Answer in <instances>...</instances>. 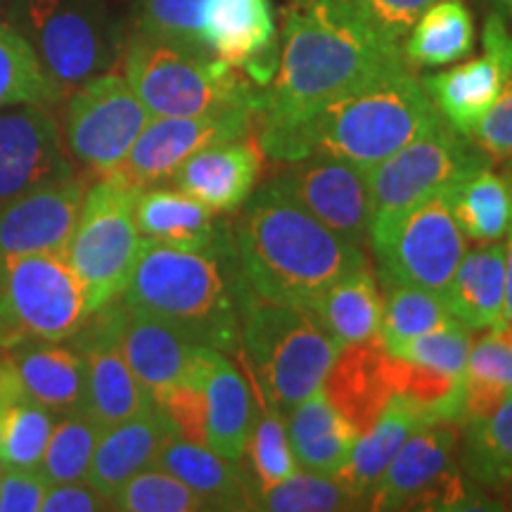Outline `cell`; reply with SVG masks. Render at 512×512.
<instances>
[{"label": "cell", "instance_id": "cell-1", "mask_svg": "<svg viewBox=\"0 0 512 512\" xmlns=\"http://www.w3.org/2000/svg\"><path fill=\"white\" fill-rule=\"evenodd\" d=\"M408 69L403 46L335 0H290L278 69L264 93L259 131L297 124L328 102Z\"/></svg>", "mask_w": 512, "mask_h": 512}, {"label": "cell", "instance_id": "cell-2", "mask_svg": "<svg viewBox=\"0 0 512 512\" xmlns=\"http://www.w3.org/2000/svg\"><path fill=\"white\" fill-rule=\"evenodd\" d=\"M233 228L197 247L162 245L143 238V249L124 294L126 306L159 318L190 342L240 356L242 294Z\"/></svg>", "mask_w": 512, "mask_h": 512}, {"label": "cell", "instance_id": "cell-3", "mask_svg": "<svg viewBox=\"0 0 512 512\" xmlns=\"http://www.w3.org/2000/svg\"><path fill=\"white\" fill-rule=\"evenodd\" d=\"M245 204L235 228L240 271L264 299L309 311L337 280L370 264L361 245L339 238L271 185Z\"/></svg>", "mask_w": 512, "mask_h": 512}, {"label": "cell", "instance_id": "cell-4", "mask_svg": "<svg viewBox=\"0 0 512 512\" xmlns=\"http://www.w3.org/2000/svg\"><path fill=\"white\" fill-rule=\"evenodd\" d=\"M439 119L422 81L411 69H401L328 102L297 124L259 131L256 138L278 162L325 155L368 171Z\"/></svg>", "mask_w": 512, "mask_h": 512}, {"label": "cell", "instance_id": "cell-5", "mask_svg": "<svg viewBox=\"0 0 512 512\" xmlns=\"http://www.w3.org/2000/svg\"><path fill=\"white\" fill-rule=\"evenodd\" d=\"M124 76L150 117H204L261 110L264 91L207 48L181 46L133 31L124 50Z\"/></svg>", "mask_w": 512, "mask_h": 512}, {"label": "cell", "instance_id": "cell-6", "mask_svg": "<svg viewBox=\"0 0 512 512\" xmlns=\"http://www.w3.org/2000/svg\"><path fill=\"white\" fill-rule=\"evenodd\" d=\"M242 354L249 356L261 392L287 418L297 403L323 387L339 347L309 313L264 299L247 283Z\"/></svg>", "mask_w": 512, "mask_h": 512}, {"label": "cell", "instance_id": "cell-7", "mask_svg": "<svg viewBox=\"0 0 512 512\" xmlns=\"http://www.w3.org/2000/svg\"><path fill=\"white\" fill-rule=\"evenodd\" d=\"M12 12L62 98L112 72L126 50L114 0H15Z\"/></svg>", "mask_w": 512, "mask_h": 512}, {"label": "cell", "instance_id": "cell-8", "mask_svg": "<svg viewBox=\"0 0 512 512\" xmlns=\"http://www.w3.org/2000/svg\"><path fill=\"white\" fill-rule=\"evenodd\" d=\"M140 190L100 178L83 197L67 259L79 275L88 313L124 294L143 249L136 223Z\"/></svg>", "mask_w": 512, "mask_h": 512}, {"label": "cell", "instance_id": "cell-9", "mask_svg": "<svg viewBox=\"0 0 512 512\" xmlns=\"http://www.w3.org/2000/svg\"><path fill=\"white\" fill-rule=\"evenodd\" d=\"M88 316L83 285L67 254L0 256V328L12 342H64Z\"/></svg>", "mask_w": 512, "mask_h": 512}, {"label": "cell", "instance_id": "cell-10", "mask_svg": "<svg viewBox=\"0 0 512 512\" xmlns=\"http://www.w3.org/2000/svg\"><path fill=\"white\" fill-rule=\"evenodd\" d=\"M451 188L370 226L368 238L382 278L425 287L444 297L465 254V235L453 214Z\"/></svg>", "mask_w": 512, "mask_h": 512}, {"label": "cell", "instance_id": "cell-11", "mask_svg": "<svg viewBox=\"0 0 512 512\" xmlns=\"http://www.w3.org/2000/svg\"><path fill=\"white\" fill-rule=\"evenodd\" d=\"M484 164H489V157L472 143V138L463 136L441 117L392 157L368 169L373 223L451 188L465 174Z\"/></svg>", "mask_w": 512, "mask_h": 512}, {"label": "cell", "instance_id": "cell-12", "mask_svg": "<svg viewBox=\"0 0 512 512\" xmlns=\"http://www.w3.org/2000/svg\"><path fill=\"white\" fill-rule=\"evenodd\" d=\"M150 119L126 76L107 72L69 93L64 143L76 162L105 176L124 162Z\"/></svg>", "mask_w": 512, "mask_h": 512}, {"label": "cell", "instance_id": "cell-13", "mask_svg": "<svg viewBox=\"0 0 512 512\" xmlns=\"http://www.w3.org/2000/svg\"><path fill=\"white\" fill-rule=\"evenodd\" d=\"M256 117V110H228L204 117H152L124 162L100 178H110L133 190L171 183L176 171L204 147L252 133Z\"/></svg>", "mask_w": 512, "mask_h": 512}, {"label": "cell", "instance_id": "cell-14", "mask_svg": "<svg viewBox=\"0 0 512 512\" xmlns=\"http://www.w3.org/2000/svg\"><path fill=\"white\" fill-rule=\"evenodd\" d=\"M124 323L126 304L119 297L93 311L72 337L86 366V389L79 411L98 422L102 430L157 406L152 394L128 368L121 351Z\"/></svg>", "mask_w": 512, "mask_h": 512}, {"label": "cell", "instance_id": "cell-15", "mask_svg": "<svg viewBox=\"0 0 512 512\" xmlns=\"http://www.w3.org/2000/svg\"><path fill=\"white\" fill-rule=\"evenodd\" d=\"M271 188L328 226L339 238L361 245L373 223L368 171L342 159L309 155L285 162Z\"/></svg>", "mask_w": 512, "mask_h": 512}, {"label": "cell", "instance_id": "cell-16", "mask_svg": "<svg viewBox=\"0 0 512 512\" xmlns=\"http://www.w3.org/2000/svg\"><path fill=\"white\" fill-rule=\"evenodd\" d=\"M482 43L484 53L475 60L420 79L441 117L463 136L475 131L512 74V31L501 12L486 17Z\"/></svg>", "mask_w": 512, "mask_h": 512}, {"label": "cell", "instance_id": "cell-17", "mask_svg": "<svg viewBox=\"0 0 512 512\" xmlns=\"http://www.w3.org/2000/svg\"><path fill=\"white\" fill-rule=\"evenodd\" d=\"M69 176L74 166L46 105L0 107V204Z\"/></svg>", "mask_w": 512, "mask_h": 512}, {"label": "cell", "instance_id": "cell-18", "mask_svg": "<svg viewBox=\"0 0 512 512\" xmlns=\"http://www.w3.org/2000/svg\"><path fill=\"white\" fill-rule=\"evenodd\" d=\"M202 43L266 93L278 69V27L271 0H209Z\"/></svg>", "mask_w": 512, "mask_h": 512}, {"label": "cell", "instance_id": "cell-19", "mask_svg": "<svg viewBox=\"0 0 512 512\" xmlns=\"http://www.w3.org/2000/svg\"><path fill=\"white\" fill-rule=\"evenodd\" d=\"M83 197L86 183L69 176L0 204V256L67 254Z\"/></svg>", "mask_w": 512, "mask_h": 512}, {"label": "cell", "instance_id": "cell-20", "mask_svg": "<svg viewBox=\"0 0 512 512\" xmlns=\"http://www.w3.org/2000/svg\"><path fill=\"white\" fill-rule=\"evenodd\" d=\"M458 422H425L408 437L380 484L370 496L368 510H415L434 486L458 470Z\"/></svg>", "mask_w": 512, "mask_h": 512}, {"label": "cell", "instance_id": "cell-21", "mask_svg": "<svg viewBox=\"0 0 512 512\" xmlns=\"http://www.w3.org/2000/svg\"><path fill=\"white\" fill-rule=\"evenodd\" d=\"M264 171L259 138L247 136L204 147L192 155L171 181L216 214L245 207Z\"/></svg>", "mask_w": 512, "mask_h": 512}, {"label": "cell", "instance_id": "cell-22", "mask_svg": "<svg viewBox=\"0 0 512 512\" xmlns=\"http://www.w3.org/2000/svg\"><path fill=\"white\" fill-rule=\"evenodd\" d=\"M200 349L202 344L190 342L159 318L126 306L121 351L155 403L178 384L200 380Z\"/></svg>", "mask_w": 512, "mask_h": 512}, {"label": "cell", "instance_id": "cell-23", "mask_svg": "<svg viewBox=\"0 0 512 512\" xmlns=\"http://www.w3.org/2000/svg\"><path fill=\"white\" fill-rule=\"evenodd\" d=\"M323 392L358 437L366 434L394 394L389 354L380 337L339 349L323 382Z\"/></svg>", "mask_w": 512, "mask_h": 512}, {"label": "cell", "instance_id": "cell-24", "mask_svg": "<svg viewBox=\"0 0 512 512\" xmlns=\"http://www.w3.org/2000/svg\"><path fill=\"white\" fill-rule=\"evenodd\" d=\"M174 437V425L159 406L107 427L95 446L86 482L112 501L128 479L157 463L162 448Z\"/></svg>", "mask_w": 512, "mask_h": 512}, {"label": "cell", "instance_id": "cell-25", "mask_svg": "<svg viewBox=\"0 0 512 512\" xmlns=\"http://www.w3.org/2000/svg\"><path fill=\"white\" fill-rule=\"evenodd\" d=\"M200 382L207 399V446L228 460H242L256 418V394L247 377L221 351L202 347Z\"/></svg>", "mask_w": 512, "mask_h": 512}, {"label": "cell", "instance_id": "cell-26", "mask_svg": "<svg viewBox=\"0 0 512 512\" xmlns=\"http://www.w3.org/2000/svg\"><path fill=\"white\" fill-rule=\"evenodd\" d=\"M157 467L176 475L202 498L207 510H256L259 484L240 460H228L209 446L174 437L157 456Z\"/></svg>", "mask_w": 512, "mask_h": 512}, {"label": "cell", "instance_id": "cell-27", "mask_svg": "<svg viewBox=\"0 0 512 512\" xmlns=\"http://www.w3.org/2000/svg\"><path fill=\"white\" fill-rule=\"evenodd\" d=\"M24 392L55 413L79 411L86 366L74 344L22 339L8 349Z\"/></svg>", "mask_w": 512, "mask_h": 512}, {"label": "cell", "instance_id": "cell-28", "mask_svg": "<svg viewBox=\"0 0 512 512\" xmlns=\"http://www.w3.org/2000/svg\"><path fill=\"white\" fill-rule=\"evenodd\" d=\"M444 302L470 330H496L505 320V242L465 252L446 287Z\"/></svg>", "mask_w": 512, "mask_h": 512}, {"label": "cell", "instance_id": "cell-29", "mask_svg": "<svg viewBox=\"0 0 512 512\" xmlns=\"http://www.w3.org/2000/svg\"><path fill=\"white\" fill-rule=\"evenodd\" d=\"M287 427L299 470L313 475L337 477L349 463L358 441L356 430L337 413L323 387L294 406V411L287 415Z\"/></svg>", "mask_w": 512, "mask_h": 512}, {"label": "cell", "instance_id": "cell-30", "mask_svg": "<svg viewBox=\"0 0 512 512\" xmlns=\"http://www.w3.org/2000/svg\"><path fill=\"white\" fill-rule=\"evenodd\" d=\"M420 425H425V422L411 403L399 394H392L375 425L358 437L349 463L337 475L339 482L368 508L370 496H373L387 467L392 465L396 453Z\"/></svg>", "mask_w": 512, "mask_h": 512}, {"label": "cell", "instance_id": "cell-31", "mask_svg": "<svg viewBox=\"0 0 512 512\" xmlns=\"http://www.w3.org/2000/svg\"><path fill=\"white\" fill-rule=\"evenodd\" d=\"M382 311L380 287L368 264L328 287V292L306 313L328 332L339 349H344L349 344L380 337Z\"/></svg>", "mask_w": 512, "mask_h": 512}, {"label": "cell", "instance_id": "cell-32", "mask_svg": "<svg viewBox=\"0 0 512 512\" xmlns=\"http://www.w3.org/2000/svg\"><path fill=\"white\" fill-rule=\"evenodd\" d=\"M136 223L145 240L174 247L204 245L228 226L221 221V214L204 207L188 192L157 185L138 192Z\"/></svg>", "mask_w": 512, "mask_h": 512}, {"label": "cell", "instance_id": "cell-33", "mask_svg": "<svg viewBox=\"0 0 512 512\" xmlns=\"http://www.w3.org/2000/svg\"><path fill=\"white\" fill-rule=\"evenodd\" d=\"M475 48V19L465 0H437L415 19L403 53L415 67H448Z\"/></svg>", "mask_w": 512, "mask_h": 512}, {"label": "cell", "instance_id": "cell-34", "mask_svg": "<svg viewBox=\"0 0 512 512\" xmlns=\"http://www.w3.org/2000/svg\"><path fill=\"white\" fill-rule=\"evenodd\" d=\"M451 204L465 238L475 242H501L512 216V192L503 174L489 164L477 166L451 188Z\"/></svg>", "mask_w": 512, "mask_h": 512}, {"label": "cell", "instance_id": "cell-35", "mask_svg": "<svg viewBox=\"0 0 512 512\" xmlns=\"http://www.w3.org/2000/svg\"><path fill=\"white\" fill-rule=\"evenodd\" d=\"M460 470L479 486L512 482V394L486 418L463 422Z\"/></svg>", "mask_w": 512, "mask_h": 512}, {"label": "cell", "instance_id": "cell-36", "mask_svg": "<svg viewBox=\"0 0 512 512\" xmlns=\"http://www.w3.org/2000/svg\"><path fill=\"white\" fill-rule=\"evenodd\" d=\"M389 377L399 394L418 411L422 422L465 420V375H448L408 358L389 356Z\"/></svg>", "mask_w": 512, "mask_h": 512}, {"label": "cell", "instance_id": "cell-37", "mask_svg": "<svg viewBox=\"0 0 512 512\" xmlns=\"http://www.w3.org/2000/svg\"><path fill=\"white\" fill-rule=\"evenodd\" d=\"M382 285L387 290V302L382 311L380 342L389 356H394L408 339L444 328L456 320L437 292L387 278H382Z\"/></svg>", "mask_w": 512, "mask_h": 512}, {"label": "cell", "instance_id": "cell-38", "mask_svg": "<svg viewBox=\"0 0 512 512\" xmlns=\"http://www.w3.org/2000/svg\"><path fill=\"white\" fill-rule=\"evenodd\" d=\"M510 394L512 344L489 330L477 344L472 342L465 373V420L486 418Z\"/></svg>", "mask_w": 512, "mask_h": 512}, {"label": "cell", "instance_id": "cell-39", "mask_svg": "<svg viewBox=\"0 0 512 512\" xmlns=\"http://www.w3.org/2000/svg\"><path fill=\"white\" fill-rule=\"evenodd\" d=\"M62 95L43 72L36 50L19 31L0 24V107L50 105Z\"/></svg>", "mask_w": 512, "mask_h": 512}, {"label": "cell", "instance_id": "cell-40", "mask_svg": "<svg viewBox=\"0 0 512 512\" xmlns=\"http://www.w3.org/2000/svg\"><path fill=\"white\" fill-rule=\"evenodd\" d=\"M252 380L256 394V418L245 456H249V463H252L249 470H252L259 489H266V486H273L294 475L299 465L294 460L290 437H287L285 415L266 399L254 373Z\"/></svg>", "mask_w": 512, "mask_h": 512}, {"label": "cell", "instance_id": "cell-41", "mask_svg": "<svg viewBox=\"0 0 512 512\" xmlns=\"http://www.w3.org/2000/svg\"><path fill=\"white\" fill-rule=\"evenodd\" d=\"M363 505L337 477L294 472L283 482L259 489L256 510L268 512H337L363 510Z\"/></svg>", "mask_w": 512, "mask_h": 512}, {"label": "cell", "instance_id": "cell-42", "mask_svg": "<svg viewBox=\"0 0 512 512\" xmlns=\"http://www.w3.org/2000/svg\"><path fill=\"white\" fill-rule=\"evenodd\" d=\"M102 427L83 411H69L55 422L38 470L50 484L81 482L88 475Z\"/></svg>", "mask_w": 512, "mask_h": 512}, {"label": "cell", "instance_id": "cell-43", "mask_svg": "<svg viewBox=\"0 0 512 512\" xmlns=\"http://www.w3.org/2000/svg\"><path fill=\"white\" fill-rule=\"evenodd\" d=\"M53 427L55 411L24 392L12 403L5 418L0 463L5 467H27V470L41 465Z\"/></svg>", "mask_w": 512, "mask_h": 512}, {"label": "cell", "instance_id": "cell-44", "mask_svg": "<svg viewBox=\"0 0 512 512\" xmlns=\"http://www.w3.org/2000/svg\"><path fill=\"white\" fill-rule=\"evenodd\" d=\"M112 510L124 512H202L207 505L190 486L162 467L152 465L133 475L112 496Z\"/></svg>", "mask_w": 512, "mask_h": 512}, {"label": "cell", "instance_id": "cell-45", "mask_svg": "<svg viewBox=\"0 0 512 512\" xmlns=\"http://www.w3.org/2000/svg\"><path fill=\"white\" fill-rule=\"evenodd\" d=\"M209 0H136V31L181 46L202 43V17Z\"/></svg>", "mask_w": 512, "mask_h": 512}, {"label": "cell", "instance_id": "cell-46", "mask_svg": "<svg viewBox=\"0 0 512 512\" xmlns=\"http://www.w3.org/2000/svg\"><path fill=\"white\" fill-rule=\"evenodd\" d=\"M472 351V330L460 320L437 328L425 335L408 339L394 356L408 358L420 366L441 370L448 375H465Z\"/></svg>", "mask_w": 512, "mask_h": 512}, {"label": "cell", "instance_id": "cell-47", "mask_svg": "<svg viewBox=\"0 0 512 512\" xmlns=\"http://www.w3.org/2000/svg\"><path fill=\"white\" fill-rule=\"evenodd\" d=\"M335 3L366 22L368 27L380 31L389 41L403 46V38L408 36L415 19L437 0H335Z\"/></svg>", "mask_w": 512, "mask_h": 512}, {"label": "cell", "instance_id": "cell-48", "mask_svg": "<svg viewBox=\"0 0 512 512\" xmlns=\"http://www.w3.org/2000/svg\"><path fill=\"white\" fill-rule=\"evenodd\" d=\"M157 406L171 420L178 439L207 446V399L200 380L178 384L171 392L159 396Z\"/></svg>", "mask_w": 512, "mask_h": 512}, {"label": "cell", "instance_id": "cell-49", "mask_svg": "<svg viewBox=\"0 0 512 512\" xmlns=\"http://www.w3.org/2000/svg\"><path fill=\"white\" fill-rule=\"evenodd\" d=\"M470 138L489 157V162L512 159V74L491 110L470 133Z\"/></svg>", "mask_w": 512, "mask_h": 512}, {"label": "cell", "instance_id": "cell-50", "mask_svg": "<svg viewBox=\"0 0 512 512\" xmlns=\"http://www.w3.org/2000/svg\"><path fill=\"white\" fill-rule=\"evenodd\" d=\"M50 489L38 467H5L0 482V512H38Z\"/></svg>", "mask_w": 512, "mask_h": 512}, {"label": "cell", "instance_id": "cell-51", "mask_svg": "<svg viewBox=\"0 0 512 512\" xmlns=\"http://www.w3.org/2000/svg\"><path fill=\"white\" fill-rule=\"evenodd\" d=\"M112 510V503L93 489L86 479L81 482H60L50 484L46 498H43L41 512H98Z\"/></svg>", "mask_w": 512, "mask_h": 512}, {"label": "cell", "instance_id": "cell-52", "mask_svg": "<svg viewBox=\"0 0 512 512\" xmlns=\"http://www.w3.org/2000/svg\"><path fill=\"white\" fill-rule=\"evenodd\" d=\"M503 176L505 181H508L510 192H512V159H505ZM491 332H496L498 337L512 344V216H510L508 233H505V320L501 328Z\"/></svg>", "mask_w": 512, "mask_h": 512}, {"label": "cell", "instance_id": "cell-53", "mask_svg": "<svg viewBox=\"0 0 512 512\" xmlns=\"http://www.w3.org/2000/svg\"><path fill=\"white\" fill-rule=\"evenodd\" d=\"M22 394H24V387H22V382H19V375H17L15 363H12L10 354L0 356V444H3L5 418H8L10 406Z\"/></svg>", "mask_w": 512, "mask_h": 512}, {"label": "cell", "instance_id": "cell-54", "mask_svg": "<svg viewBox=\"0 0 512 512\" xmlns=\"http://www.w3.org/2000/svg\"><path fill=\"white\" fill-rule=\"evenodd\" d=\"M496 12H501L503 17L512 19V0H486Z\"/></svg>", "mask_w": 512, "mask_h": 512}, {"label": "cell", "instance_id": "cell-55", "mask_svg": "<svg viewBox=\"0 0 512 512\" xmlns=\"http://www.w3.org/2000/svg\"><path fill=\"white\" fill-rule=\"evenodd\" d=\"M3 475H5V465L0 463V482H3Z\"/></svg>", "mask_w": 512, "mask_h": 512}]
</instances>
